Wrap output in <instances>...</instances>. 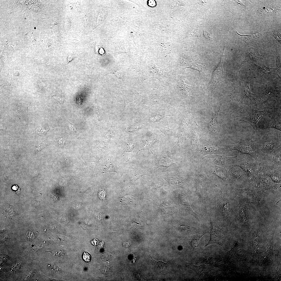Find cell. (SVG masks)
I'll use <instances>...</instances> for the list:
<instances>
[{
  "label": "cell",
  "instance_id": "obj_1",
  "mask_svg": "<svg viewBox=\"0 0 281 281\" xmlns=\"http://www.w3.org/2000/svg\"><path fill=\"white\" fill-rule=\"evenodd\" d=\"M274 130H258L256 140L259 150L264 156L281 147V135Z\"/></svg>",
  "mask_w": 281,
  "mask_h": 281
},
{
  "label": "cell",
  "instance_id": "obj_2",
  "mask_svg": "<svg viewBox=\"0 0 281 281\" xmlns=\"http://www.w3.org/2000/svg\"><path fill=\"white\" fill-rule=\"evenodd\" d=\"M226 148L228 152L236 150L240 153V155L247 154L254 160L260 159L264 157L259 150L256 139H253L252 136L241 139L238 143L230 145Z\"/></svg>",
  "mask_w": 281,
  "mask_h": 281
},
{
  "label": "cell",
  "instance_id": "obj_3",
  "mask_svg": "<svg viewBox=\"0 0 281 281\" xmlns=\"http://www.w3.org/2000/svg\"><path fill=\"white\" fill-rule=\"evenodd\" d=\"M227 189L224 187L217 193V206L215 215L216 218L225 221L231 219L232 214Z\"/></svg>",
  "mask_w": 281,
  "mask_h": 281
},
{
  "label": "cell",
  "instance_id": "obj_4",
  "mask_svg": "<svg viewBox=\"0 0 281 281\" xmlns=\"http://www.w3.org/2000/svg\"><path fill=\"white\" fill-rule=\"evenodd\" d=\"M277 109L276 108L270 105L258 108L256 106L246 111L249 114L248 116L237 118V119L238 121H244L249 124L254 129L256 133L257 131V123L260 119L265 115Z\"/></svg>",
  "mask_w": 281,
  "mask_h": 281
},
{
  "label": "cell",
  "instance_id": "obj_5",
  "mask_svg": "<svg viewBox=\"0 0 281 281\" xmlns=\"http://www.w3.org/2000/svg\"><path fill=\"white\" fill-rule=\"evenodd\" d=\"M253 191L259 193L280 191L281 183H276L269 180L265 176L258 175L249 184Z\"/></svg>",
  "mask_w": 281,
  "mask_h": 281
},
{
  "label": "cell",
  "instance_id": "obj_6",
  "mask_svg": "<svg viewBox=\"0 0 281 281\" xmlns=\"http://www.w3.org/2000/svg\"><path fill=\"white\" fill-rule=\"evenodd\" d=\"M249 79L243 80L241 84L240 85L238 92V99L241 105V107L239 110L240 112L247 111L257 105L255 101L252 100V97L255 94L251 91L249 84V81L252 79Z\"/></svg>",
  "mask_w": 281,
  "mask_h": 281
},
{
  "label": "cell",
  "instance_id": "obj_7",
  "mask_svg": "<svg viewBox=\"0 0 281 281\" xmlns=\"http://www.w3.org/2000/svg\"><path fill=\"white\" fill-rule=\"evenodd\" d=\"M260 119L258 125V130L273 128L281 131L280 112L277 109L265 115Z\"/></svg>",
  "mask_w": 281,
  "mask_h": 281
},
{
  "label": "cell",
  "instance_id": "obj_8",
  "mask_svg": "<svg viewBox=\"0 0 281 281\" xmlns=\"http://www.w3.org/2000/svg\"><path fill=\"white\" fill-rule=\"evenodd\" d=\"M226 44V42L225 41L224 43L223 52L220 61L213 71L211 80L208 87V93L210 98L213 95L215 89L218 87L221 83L225 79L223 69V64L225 56L223 54Z\"/></svg>",
  "mask_w": 281,
  "mask_h": 281
},
{
  "label": "cell",
  "instance_id": "obj_9",
  "mask_svg": "<svg viewBox=\"0 0 281 281\" xmlns=\"http://www.w3.org/2000/svg\"><path fill=\"white\" fill-rule=\"evenodd\" d=\"M230 189L235 197L237 196H239L243 201L254 205L258 210H260V197L255 196L253 191L249 187L241 189L231 186Z\"/></svg>",
  "mask_w": 281,
  "mask_h": 281
},
{
  "label": "cell",
  "instance_id": "obj_10",
  "mask_svg": "<svg viewBox=\"0 0 281 281\" xmlns=\"http://www.w3.org/2000/svg\"><path fill=\"white\" fill-rule=\"evenodd\" d=\"M241 155L233 157H228L224 155H211L205 157L208 162L219 166L229 169L232 167L237 166L240 159Z\"/></svg>",
  "mask_w": 281,
  "mask_h": 281
},
{
  "label": "cell",
  "instance_id": "obj_11",
  "mask_svg": "<svg viewBox=\"0 0 281 281\" xmlns=\"http://www.w3.org/2000/svg\"><path fill=\"white\" fill-rule=\"evenodd\" d=\"M209 105L212 110V118L211 120L207 124L209 130L214 133L220 130L223 122L228 117V116L225 113V107L222 104L218 110L215 111V113L213 112L211 106Z\"/></svg>",
  "mask_w": 281,
  "mask_h": 281
},
{
  "label": "cell",
  "instance_id": "obj_12",
  "mask_svg": "<svg viewBox=\"0 0 281 281\" xmlns=\"http://www.w3.org/2000/svg\"><path fill=\"white\" fill-rule=\"evenodd\" d=\"M281 166L269 163L266 161L258 175L269 176L273 183H281Z\"/></svg>",
  "mask_w": 281,
  "mask_h": 281
},
{
  "label": "cell",
  "instance_id": "obj_13",
  "mask_svg": "<svg viewBox=\"0 0 281 281\" xmlns=\"http://www.w3.org/2000/svg\"><path fill=\"white\" fill-rule=\"evenodd\" d=\"M190 105L184 106V110L181 113L179 117V128L177 132L178 142L175 146L180 144L185 127L194 120V117L191 115L190 112Z\"/></svg>",
  "mask_w": 281,
  "mask_h": 281
},
{
  "label": "cell",
  "instance_id": "obj_14",
  "mask_svg": "<svg viewBox=\"0 0 281 281\" xmlns=\"http://www.w3.org/2000/svg\"><path fill=\"white\" fill-rule=\"evenodd\" d=\"M210 222L211 228L210 232V239L205 246L212 244H216L223 246L225 234L223 230L218 226L211 216Z\"/></svg>",
  "mask_w": 281,
  "mask_h": 281
},
{
  "label": "cell",
  "instance_id": "obj_15",
  "mask_svg": "<svg viewBox=\"0 0 281 281\" xmlns=\"http://www.w3.org/2000/svg\"><path fill=\"white\" fill-rule=\"evenodd\" d=\"M228 172L231 183L238 186L250 184L246 173L240 167L233 166L229 169Z\"/></svg>",
  "mask_w": 281,
  "mask_h": 281
},
{
  "label": "cell",
  "instance_id": "obj_16",
  "mask_svg": "<svg viewBox=\"0 0 281 281\" xmlns=\"http://www.w3.org/2000/svg\"><path fill=\"white\" fill-rule=\"evenodd\" d=\"M196 193L198 200L204 205H208L209 202V193L205 179L199 176L196 182Z\"/></svg>",
  "mask_w": 281,
  "mask_h": 281
},
{
  "label": "cell",
  "instance_id": "obj_17",
  "mask_svg": "<svg viewBox=\"0 0 281 281\" xmlns=\"http://www.w3.org/2000/svg\"><path fill=\"white\" fill-rule=\"evenodd\" d=\"M235 212L236 216L239 223L243 227H247L249 216L246 207L240 202L237 206Z\"/></svg>",
  "mask_w": 281,
  "mask_h": 281
},
{
  "label": "cell",
  "instance_id": "obj_18",
  "mask_svg": "<svg viewBox=\"0 0 281 281\" xmlns=\"http://www.w3.org/2000/svg\"><path fill=\"white\" fill-rule=\"evenodd\" d=\"M274 234V231L271 233L270 239L266 245L262 257L261 262L264 268L269 265L272 253V245Z\"/></svg>",
  "mask_w": 281,
  "mask_h": 281
},
{
  "label": "cell",
  "instance_id": "obj_19",
  "mask_svg": "<svg viewBox=\"0 0 281 281\" xmlns=\"http://www.w3.org/2000/svg\"><path fill=\"white\" fill-rule=\"evenodd\" d=\"M177 202L180 206L189 214L193 216L199 222L201 220L200 216L193 210L187 197L184 194H179L177 197Z\"/></svg>",
  "mask_w": 281,
  "mask_h": 281
},
{
  "label": "cell",
  "instance_id": "obj_20",
  "mask_svg": "<svg viewBox=\"0 0 281 281\" xmlns=\"http://www.w3.org/2000/svg\"><path fill=\"white\" fill-rule=\"evenodd\" d=\"M154 198V200L158 210L163 215L169 216L175 212V208L167 201L157 197Z\"/></svg>",
  "mask_w": 281,
  "mask_h": 281
},
{
  "label": "cell",
  "instance_id": "obj_21",
  "mask_svg": "<svg viewBox=\"0 0 281 281\" xmlns=\"http://www.w3.org/2000/svg\"><path fill=\"white\" fill-rule=\"evenodd\" d=\"M246 251L244 250L240 237L238 235L236 243L233 248L227 253L236 259L245 258Z\"/></svg>",
  "mask_w": 281,
  "mask_h": 281
},
{
  "label": "cell",
  "instance_id": "obj_22",
  "mask_svg": "<svg viewBox=\"0 0 281 281\" xmlns=\"http://www.w3.org/2000/svg\"><path fill=\"white\" fill-rule=\"evenodd\" d=\"M208 172L210 175L214 174L218 176L223 180L226 184H229L231 183L228 171L225 168L214 166L211 168L209 170Z\"/></svg>",
  "mask_w": 281,
  "mask_h": 281
},
{
  "label": "cell",
  "instance_id": "obj_23",
  "mask_svg": "<svg viewBox=\"0 0 281 281\" xmlns=\"http://www.w3.org/2000/svg\"><path fill=\"white\" fill-rule=\"evenodd\" d=\"M280 94L277 91L273 89L266 85L264 91L256 98L255 101L256 104H259L266 102L272 97Z\"/></svg>",
  "mask_w": 281,
  "mask_h": 281
},
{
  "label": "cell",
  "instance_id": "obj_24",
  "mask_svg": "<svg viewBox=\"0 0 281 281\" xmlns=\"http://www.w3.org/2000/svg\"><path fill=\"white\" fill-rule=\"evenodd\" d=\"M251 239L253 251L255 255L257 256L259 252L260 239V232L257 224H255L252 228Z\"/></svg>",
  "mask_w": 281,
  "mask_h": 281
},
{
  "label": "cell",
  "instance_id": "obj_25",
  "mask_svg": "<svg viewBox=\"0 0 281 281\" xmlns=\"http://www.w3.org/2000/svg\"><path fill=\"white\" fill-rule=\"evenodd\" d=\"M167 154V152H163L156 159L155 169L160 167H168L177 163V162L169 158Z\"/></svg>",
  "mask_w": 281,
  "mask_h": 281
},
{
  "label": "cell",
  "instance_id": "obj_26",
  "mask_svg": "<svg viewBox=\"0 0 281 281\" xmlns=\"http://www.w3.org/2000/svg\"><path fill=\"white\" fill-rule=\"evenodd\" d=\"M171 112L169 107L161 109L151 114L149 117V121L152 123L158 122L165 117L171 116Z\"/></svg>",
  "mask_w": 281,
  "mask_h": 281
},
{
  "label": "cell",
  "instance_id": "obj_27",
  "mask_svg": "<svg viewBox=\"0 0 281 281\" xmlns=\"http://www.w3.org/2000/svg\"><path fill=\"white\" fill-rule=\"evenodd\" d=\"M120 94L123 97L124 101V106L123 112L126 105L130 102L137 99L139 95L138 92L133 90L122 91Z\"/></svg>",
  "mask_w": 281,
  "mask_h": 281
},
{
  "label": "cell",
  "instance_id": "obj_28",
  "mask_svg": "<svg viewBox=\"0 0 281 281\" xmlns=\"http://www.w3.org/2000/svg\"><path fill=\"white\" fill-rule=\"evenodd\" d=\"M281 148L264 155L265 160L268 163L281 166Z\"/></svg>",
  "mask_w": 281,
  "mask_h": 281
},
{
  "label": "cell",
  "instance_id": "obj_29",
  "mask_svg": "<svg viewBox=\"0 0 281 281\" xmlns=\"http://www.w3.org/2000/svg\"><path fill=\"white\" fill-rule=\"evenodd\" d=\"M114 131L113 126L112 125L101 140L95 146L97 148H102L108 152V145L111 139L114 134Z\"/></svg>",
  "mask_w": 281,
  "mask_h": 281
},
{
  "label": "cell",
  "instance_id": "obj_30",
  "mask_svg": "<svg viewBox=\"0 0 281 281\" xmlns=\"http://www.w3.org/2000/svg\"><path fill=\"white\" fill-rule=\"evenodd\" d=\"M261 59V56L258 52L252 49L249 50L247 52L245 60L240 65V68L246 65L257 62Z\"/></svg>",
  "mask_w": 281,
  "mask_h": 281
},
{
  "label": "cell",
  "instance_id": "obj_31",
  "mask_svg": "<svg viewBox=\"0 0 281 281\" xmlns=\"http://www.w3.org/2000/svg\"><path fill=\"white\" fill-rule=\"evenodd\" d=\"M178 91L181 95L183 98L188 97V93L196 87L190 86L185 84L184 78L180 76H178Z\"/></svg>",
  "mask_w": 281,
  "mask_h": 281
},
{
  "label": "cell",
  "instance_id": "obj_32",
  "mask_svg": "<svg viewBox=\"0 0 281 281\" xmlns=\"http://www.w3.org/2000/svg\"><path fill=\"white\" fill-rule=\"evenodd\" d=\"M171 187L173 188H184L186 187L187 183L184 179L179 177H171L166 178Z\"/></svg>",
  "mask_w": 281,
  "mask_h": 281
},
{
  "label": "cell",
  "instance_id": "obj_33",
  "mask_svg": "<svg viewBox=\"0 0 281 281\" xmlns=\"http://www.w3.org/2000/svg\"><path fill=\"white\" fill-rule=\"evenodd\" d=\"M157 141V136L153 135L141 140L139 145V151L147 150L152 152L150 149Z\"/></svg>",
  "mask_w": 281,
  "mask_h": 281
},
{
  "label": "cell",
  "instance_id": "obj_34",
  "mask_svg": "<svg viewBox=\"0 0 281 281\" xmlns=\"http://www.w3.org/2000/svg\"><path fill=\"white\" fill-rule=\"evenodd\" d=\"M208 232L206 231L201 232L191 237L189 239V244L192 252H196L198 251L199 241L200 238Z\"/></svg>",
  "mask_w": 281,
  "mask_h": 281
},
{
  "label": "cell",
  "instance_id": "obj_35",
  "mask_svg": "<svg viewBox=\"0 0 281 281\" xmlns=\"http://www.w3.org/2000/svg\"><path fill=\"white\" fill-rule=\"evenodd\" d=\"M157 127L166 137H170L174 134V128L173 124L168 122L162 121L158 123Z\"/></svg>",
  "mask_w": 281,
  "mask_h": 281
},
{
  "label": "cell",
  "instance_id": "obj_36",
  "mask_svg": "<svg viewBox=\"0 0 281 281\" xmlns=\"http://www.w3.org/2000/svg\"><path fill=\"white\" fill-rule=\"evenodd\" d=\"M239 39L245 42L247 45L250 43H253L256 41L259 42L260 38V33H256L251 35H240L236 31Z\"/></svg>",
  "mask_w": 281,
  "mask_h": 281
},
{
  "label": "cell",
  "instance_id": "obj_37",
  "mask_svg": "<svg viewBox=\"0 0 281 281\" xmlns=\"http://www.w3.org/2000/svg\"><path fill=\"white\" fill-rule=\"evenodd\" d=\"M175 225L177 229L182 232H190L195 229L194 227L183 221H176Z\"/></svg>",
  "mask_w": 281,
  "mask_h": 281
},
{
  "label": "cell",
  "instance_id": "obj_38",
  "mask_svg": "<svg viewBox=\"0 0 281 281\" xmlns=\"http://www.w3.org/2000/svg\"><path fill=\"white\" fill-rule=\"evenodd\" d=\"M129 173V178L133 182L135 181L142 176L145 175L142 171L136 168L131 170Z\"/></svg>",
  "mask_w": 281,
  "mask_h": 281
},
{
  "label": "cell",
  "instance_id": "obj_39",
  "mask_svg": "<svg viewBox=\"0 0 281 281\" xmlns=\"http://www.w3.org/2000/svg\"><path fill=\"white\" fill-rule=\"evenodd\" d=\"M276 61V67L274 78L276 79L280 82L281 80V64L280 56L277 53L274 54Z\"/></svg>",
  "mask_w": 281,
  "mask_h": 281
},
{
  "label": "cell",
  "instance_id": "obj_40",
  "mask_svg": "<svg viewBox=\"0 0 281 281\" xmlns=\"http://www.w3.org/2000/svg\"><path fill=\"white\" fill-rule=\"evenodd\" d=\"M107 172H115L117 173L116 171L114 165L112 164H108L105 165L103 169V173H105Z\"/></svg>",
  "mask_w": 281,
  "mask_h": 281
},
{
  "label": "cell",
  "instance_id": "obj_41",
  "mask_svg": "<svg viewBox=\"0 0 281 281\" xmlns=\"http://www.w3.org/2000/svg\"><path fill=\"white\" fill-rule=\"evenodd\" d=\"M144 127L143 125L137 124L131 126L126 129V131L132 132L139 131Z\"/></svg>",
  "mask_w": 281,
  "mask_h": 281
},
{
  "label": "cell",
  "instance_id": "obj_42",
  "mask_svg": "<svg viewBox=\"0 0 281 281\" xmlns=\"http://www.w3.org/2000/svg\"><path fill=\"white\" fill-rule=\"evenodd\" d=\"M152 260V261L153 263L155 264L156 266L158 268L160 269H165V267L167 265V264L170 261H171V260L168 261L166 263H164L161 261H156L154 260L150 256Z\"/></svg>",
  "mask_w": 281,
  "mask_h": 281
},
{
  "label": "cell",
  "instance_id": "obj_43",
  "mask_svg": "<svg viewBox=\"0 0 281 281\" xmlns=\"http://www.w3.org/2000/svg\"><path fill=\"white\" fill-rule=\"evenodd\" d=\"M207 2L204 1H199L195 5L194 9L196 10H199L204 7L206 5Z\"/></svg>",
  "mask_w": 281,
  "mask_h": 281
},
{
  "label": "cell",
  "instance_id": "obj_44",
  "mask_svg": "<svg viewBox=\"0 0 281 281\" xmlns=\"http://www.w3.org/2000/svg\"><path fill=\"white\" fill-rule=\"evenodd\" d=\"M116 69L117 70H116L114 71H113L112 73H113L117 78L123 80L124 75L123 71L119 68H116Z\"/></svg>",
  "mask_w": 281,
  "mask_h": 281
},
{
  "label": "cell",
  "instance_id": "obj_45",
  "mask_svg": "<svg viewBox=\"0 0 281 281\" xmlns=\"http://www.w3.org/2000/svg\"><path fill=\"white\" fill-rule=\"evenodd\" d=\"M52 98L57 101L62 105L65 99V98L61 94H56L53 96Z\"/></svg>",
  "mask_w": 281,
  "mask_h": 281
},
{
  "label": "cell",
  "instance_id": "obj_46",
  "mask_svg": "<svg viewBox=\"0 0 281 281\" xmlns=\"http://www.w3.org/2000/svg\"><path fill=\"white\" fill-rule=\"evenodd\" d=\"M256 67L258 69H259L260 70H261V71H262L263 73L266 74L270 73L271 71H272V70L274 69L273 68L267 67L265 66L260 67L256 65Z\"/></svg>",
  "mask_w": 281,
  "mask_h": 281
},
{
  "label": "cell",
  "instance_id": "obj_47",
  "mask_svg": "<svg viewBox=\"0 0 281 281\" xmlns=\"http://www.w3.org/2000/svg\"><path fill=\"white\" fill-rule=\"evenodd\" d=\"M135 142H129L126 146L125 151V152H131L134 148V145Z\"/></svg>",
  "mask_w": 281,
  "mask_h": 281
},
{
  "label": "cell",
  "instance_id": "obj_48",
  "mask_svg": "<svg viewBox=\"0 0 281 281\" xmlns=\"http://www.w3.org/2000/svg\"><path fill=\"white\" fill-rule=\"evenodd\" d=\"M201 65L200 64V63H196L187 68H191L198 70L200 72L201 71Z\"/></svg>",
  "mask_w": 281,
  "mask_h": 281
},
{
  "label": "cell",
  "instance_id": "obj_49",
  "mask_svg": "<svg viewBox=\"0 0 281 281\" xmlns=\"http://www.w3.org/2000/svg\"><path fill=\"white\" fill-rule=\"evenodd\" d=\"M68 124L71 129L74 133L76 134L80 133V132L77 129L75 125L69 122Z\"/></svg>",
  "mask_w": 281,
  "mask_h": 281
},
{
  "label": "cell",
  "instance_id": "obj_50",
  "mask_svg": "<svg viewBox=\"0 0 281 281\" xmlns=\"http://www.w3.org/2000/svg\"><path fill=\"white\" fill-rule=\"evenodd\" d=\"M163 184L162 181H154L151 186L154 189H156L162 186Z\"/></svg>",
  "mask_w": 281,
  "mask_h": 281
},
{
  "label": "cell",
  "instance_id": "obj_51",
  "mask_svg": "<svg viewBox=\"0 0 281 281\" xmlns=\"http://www.w3.org/2000/svg\"><path fill=\"white\" fill-rule=\"evenodd\" d=\"M202 35L204 37L208 40H210L213 39V38L210 34L206 30L203 31Z\"/></svg>",
  "mask_w": 281,
  "mask_h": 281
},
{
  "label": "cell",
  "instance_id": "obj_52",
  "mask_svg": "<svg viewBox=\"0 0 281 281\" xmlns=\"http://www.w3.org/2000/svg\"><path fill=\"white\" fill-rule=\"evenodd\" d=\"M83 259L86 261H89L91 259L90 255L87 253L85 252L83 256Z\"/></svg>",
  "mask_w": 281,
  "mask_h": 281
},
{
  "label": "cell",
  "instance_id": "obj_53",
  "mask_svg": "<svg viewBox=\"0 0 281 281\" xmlns=\"http://www.w3.org/2000/svg\"><path fill=\"white\" fill-rule=\"evenodd\" d=\"M53 254L59 257H61L63 254V253L62 251L56 250L53 251Z\"/></svg>",
  "mask_w": 281,
  "mask_h": 281
},
{
  "label": "cell",
  "instance_id": "obj_54",
  "mask_svg": "<svg viewBox=\"0 0 281 281\" xmlns=\"http://www.w3.org/2000/svg\"><path fill=\"white\" fill-rule=\"evenodd\" d=\"M235 5L239 7L245 8L246 7L245 5L244 4L240 1L238 0L234 1Z\"/></svg>",
  "mask_w": 281,
  "mask_h": 281
},
{
  "label": "cell",
  "instance_id": "obj_55",
  "mask_svg": "<svg viewBox=\"0 0 281 281\" xmlns=\"http://www.w3.org/2000/svg\"><path fill=\"white\" fill-rule=\"evenodd\" d=\"M66 141L64 139L62 138L60 139L58 141V144L60 146H64L65 144Z\"/></svg>",
  "mask_w": 281,
  "mask_h": 281
},
{
  "label": "cell",
  "instance_id": "obj_56",
  "mask_svg": "<svg viewBox=\"0 0 281 281\" xmlns=\"http://www.w3.org/2000/svg\"><path fill=\"white\" fill-rule=\"evenodd\" d=\"M27 236L28 238L30 239L31 238H33L35 236V234L33 232L31 231L28 232L27 233Z\"/></svg>",
  "mask_w": 281,
  "mask_h": 281
},
{
  "label": "cell",
  "instance_id": "obj_57",
  "mask_svg": "<svg viewBox=\"0 0 281 281\" xmlns=\"http://www.w3.org/2000/svg\"><path fill=\"white\" fill-rule=\"evenodd\" d=\"M131 242L129 241H124L123 243V246L125 247H129L131 245Z\"/></svg>",
  "mask_w": 281,
  "mask_h": 281
},
{
  "label": "cell",
  "instance_id": "obj_58",
  "mask_svg": "<svg viewBox=\"0 0 281 281\" xmlns=\"http://www.w3.org/2000/svg\"><path fill=\"white\" fill-rule=\"evenodd\" d=\"M77 102L79 105L81 104L82 102V99L80 94L78 95L77 97Z\"/></svg>",
  "mask_w": 281,
  "mask_h": 281
},
{
  "label": "cell",
  "instance_id": "obj_59",
  "mask_svg": "<svg viewBox=\"0 0 281 281\" xmlns=\"http://www.w3.org/2000/svg\"><path fill=\"white\" fill-rule=\"evenodd\" d=\"M18 187L17 185H14L13 186V187H12V188L13 190H14L15 191H16V192H18L20 191L17 190V189H20L19 188H18Z\"/></svg>",
  "mask_w": 281,
  "mask_h": 281
},
{
  "label": "cell",
  "instance_id": "obj_60",
  "mask_svg": "<svg viewBox=\"0 0 281 281\" xmlns=\"http://www.w3.org/2000/svg\"><path fill=\"white\" fill-rule=\"evenodd\" d=\"M39 86L41 87H43L44 86L45 84L42 80H41L39 83Z\"/></svg>",
  "mask_w": 281,
  "mask_h": 281
}]
</instances>
